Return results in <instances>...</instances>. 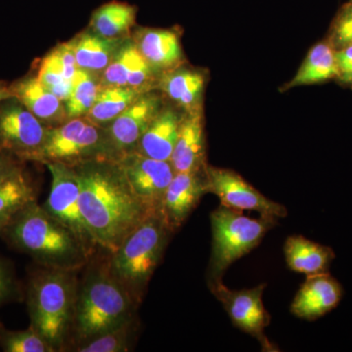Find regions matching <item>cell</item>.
<instances>
[{
    "label": "cell",
    "mask_w": 352,
    "mask_h": 352,
    "mask_svg": "<svg viewBox=\"0 0 352 352\" xmlns=\"http://www.w3.org/2000/svg\"><path fill=\"white\" fill-rule=\"evenodd\" d=\"M205 171L208 193L214 194L221 205L241 212L252 210L277 219L288 214L285 206L264 196L236 171L210 164Z\"/></svg>",
    "instance_id": "cell-11"
},
{
    "label": "cell",
    "mask_w": 352,
    "mask_h": 352,
    "mask_svg": "<svg viewBox=\"0 0 352 352\" xmlns=\"http://www.w3.org/2000/svg\"><path fill=\"white\" fill-rule=\"evenodd\" d=\"M51 175L50 196L43 207L68 227L94 254L96 243L83 219L80 206V182L75 168L62 163H46Z\"/></svg>",
    "instance_id": "cell-8"
},
{
    "label": "cell",
    "mask_w": 352,
    "mask_h": 352,
    "mask_svg": "<svg viewBox=\"0 0 352 352\" xmlns=\"http://www.w3.org/2000/svg\"><path fill=\"white\" fill-rule=\"evenodd\" d=\"M78 283L76 271L43 267L28 287L31 326L56 351L69 346Z\"/></svg>",
    "instance_id": "cell-4"
},
{
    "label": "cell",
    "mask_w": 352,
    "mask_h": 352,
    "mask_svg": "<svg viewBox=\"0 0 352 352\" xmlns=\"http://www.w3.org/2000/svg\"><path fill=\"white\" fill-rule=\"evenodd\" d=\"M11 89L14 98L46 126H58L68 120L64 102L44 87L36 76L20 80Z\"/></svg>",
    "instance_id": "cell-21"
},
{
    "label": "cell",
    "mask_w": 352,
    "mask_h": 352,
    "mask_svg": "<svg viewBox=\"0 0 352 352\" xmlns=\"http://www.w3.org/2000/svg\"><path fill=\"white\" fill-rule=\"evenodd\" d=\"M182 115L175 107L164 106L139 140L135 152L152 159L170 162Z\"/></svg>",
    "instance_id": "cell-20"
},
{
    "label": "cell",
    "mask_w": 352,
    "mask_h": 352,
    "mask_svg": "<svg viewBox=\"0 0 352 352\" xmlns=\"http://www.w3.org/2000/svg\"><path fill=\"white\" fill-rule=\"evenodd\" d=\"M92 159L113 160L105 127L92 124L87 118H76L48 129L36 161L75 166Z\"/></svg>",
    "instance_id": "cell-7"
},
{
    "label": "cell",
    "mask_w": 352,
    "mask_h": 352,
    "mask_svg": "<svg viewBox=\"0 0 352 352\" xmlns=\"http://www.w3.org/2000/svg\"><path fill=\"white\" fill-rule=\"evenodd\" d=\"M126 38H104L91 30L78 34L73 39L78 68L95 75L103 73Z\"/></svg>",
    "instance_id": "cell-23"
},
{
    "label": "cell",
    "mask_w": 352,
    "mask_h": 352,
    "mask_svg": "<svg viewBox=\"0 0 352 352\" xmlns=\"http://www.w3.org/2000/svg\"><path fill=\"white\" fill-rule=\"evenodd\" d=\"M19 164L14 160L13 156L0 151V182L4 179L6 176L10 175L13 170L19 168Z\"/></svg>",
    "instance_id": "cell-35"
},
{
    "label": "cell",
    "mask_w": 352,
    "mask_h": 352,
    "mask_svg": "<svg viewBox=\"0 0 352 352\" xmlns=\"http://www.w3.org/2000/svg\"><path fill=\"white\" fill-rule=\"evenodd\" d=\"M132 39L146 61L160 76L186 62L179 36L173 30L139 28Z\"/></svg>",
    "instance_id": "cell-17"
},
{
    "label": "cell",
    "mask_w": 352,
    "mask_h": 352,
    "mask_svg": "<svg viewBox=\"0 0 352 352\" xmlns=\"http://www.w3.org/2000/svg\"><path fill=\"white\" fill-rule=\"evenodd\" d=\"M336 51L339 69L336 80L344 87L352 88V45Z\"/></svg>",
    "instance_id": "cell-33"
},
{
    "label": "cell",
    "mask_w": 352,
    "mask_h": 352,
    "mask_svg": "<svg viewBox=\"0 0 352 352\" xmlns=\"http://www.w3.org/2000/svg\"><path fill=\"white\" fill-rule=\"evenodd\" d=\"M72 166L80 182L83 219L97 247L112 254L152 214L134 195L116 160H87Z\"/></svg>",
    "instance_id": "cell-1"
},
{
    "label": "cell",
    "mask_w": 352,
    "mask_h": 352,
    "mask_svg": "<svg viewBox=\"0 0 352 352\" xmlns=\"http://www.w3.org/2000/svg\"><path fill=\"white\" fill-rule=\"evenodd\" d=\"M134 195L149 210L160 212L162 201L175 170L170 162L131 152L116 160Z\"/></svg>",
    "instance_id": "cell-12"
},
{
    "label": "cell",
    "mask_w": 352,
    "mask_h": 352,
    "mask_svg": "<svg viewBox=\"0 0 352 352\" xmlns=\"http://www.w3.org/2000/svg\"><path fill=\"white\" fill-rule=\"evenodd\" d=\"M161 76L146 61L133 39L126 38L101 74L100 87H129L142 92L157 87Z\"/></svg>",
    "instance_id": "cell-14"
},
{
    "label": "cell",
    "mask_w": 352,
    "mask_h": 352,
    "mask_svg": "<svg viewBox=\"0 0 352 352\" xmlns=\"http://www.w3.org/2000/svg\"><path fill=\"white\" fill-rule=\"evenodd\" d=\"M99 89L98 75L78 69L73 78L71 94L64 102L68 120L85 118L94 106Z\"/></svg>",
    "instance_id": "cell-28"
},
{
    "label": "cell",
    "mask_w": 352,
    "mask_h": 352,
    "mask_svg": "<svg viewBox=\"0 0 352 352\" xmlns=\"http://www.w3.org/2000/svg\"><path fill=\"white\" fill-rule=\"evenodd\" d=\"M336 52L337 51L329 43L327 39L315 44L308 52L293 80L284 89L337 80L339 69Z\"/></svg>",
    "instance_id": "cell-24"
},
{
    "label": "cell",
    "mask_w": 352,
    "mask_h": 352,
    "mask_svg": "<svg viewBox=\"0 0 352 352\" xmlns=\"http://www.w3.org/2000/svg\"><path fill=\"white\" fill-rule=\"evenodd\" d=\"M145 92L129 87H100L87 118L92 124L107 127Z\"/></svg>",
    "instance_id": "cell-27"
},
{
    "label": "cell",
    "mask_w": 352,
    "mask_h": 352,
    "mask_svg": "<svg viewBox=\"0 0 352 352\" xmlns=\"http://www.w3.org/2000/svg\"><path fill=\"white\" fill-rule=\"evenodd\" d=\"M0 235L43 267L76 271L94 256L68 227L36 201L18 212Z\"/></svg>",
    "instance_id": "cell-2"
},
{
    "label": "cell",
    "mask_w": 352,
    "mask_h": 352,
    "mask_svg": "<svg viewBox=\"0 0 352 352\" xmlns=\"http://www.w3.org/2000/svg\"><path fill=\"white\" fill-rule=\"evenodd\" d=\"M36 201V188L19 166L0 182V232L18 212Z\"/></svg>",
    "instance_id": "cell-25"
},
{
    "label": "cell",
    "mask_w": 352,
    "mask_h": 352,
    "mask_svg": "<svg viewBox=\"0 0 352 352\" xmlns=\"http://www.w3.org/2000/svg\"><path fill=\"white\" fill-rule=\"evenodd\" d=\"M138 7L127 2L113 0L95 9L89 30L107 38H126L135 25Z\"/></svg>",
    "instance_id": "cell-26"
},
{
    "label": "cell",
    "mask_w": 352,
    "mask_h": 352,
    "mask_svg": "<svg viewBox=\"0 0 352 352\" xmlns=\"http://www.w3.org/2000/svg\"><path fill=\"white\" fill-rule=\"evenodd\" d=\"M138 305L129 292L111 274L108 263L91 268L78 285L72 330L74 344L124 325L134 318Z\"/></svg>",
    "instance_id": "cell-3"
},
{
    "label": "cell",
    "mask_w": 352,
    "mask_h": 352,
    "mask_svg": "<svg viewBox=\"0 0 352 352\" xmlns=\"http://www.w3.org/2000/svg\"><path fill=\"white\" fill-rule=\"evenodd\" d=\"M344 294L342 284L330 272L307 276L296 292L289 310L298 318L317 320L338 307Z\"/></svg>",
    "instance_id": "cell-16"
},
{
    "label": "cell",
    "mask_w": 352,
    "mask_h": 352,
    "mask_svg": "<svg viewBox=\"0 0 352 352\" xmlns=\"http://www.w3.org/2000/svg\"><path fill=\"white\" fill-rule=\"evenodd\" d=\"M207 78L204 72L184 65L163 74L157 88L185 113L203 112Z\"/></svg>",
    "instance_id": "cell-19"
},
{
    "label": "cell",
    "mask_w": 352,
    "mask_h": 352,
    "mask_svg": "<svg viewBox=\"0 0 352 352\" xmlns=\"http://www.w3.org/2000/svg\"><path fill=\"white\" fill-rule=\"evenodd\" d=\"M15 288L12 273L8 270L6 264L0 259V305L6 302L13 296Z\"/></svg>",
    "instance_id": "cell-34"
},
{
    "label": "cell",
    "mask_w": 352,
    "mask_h": 352,
    "mask_svg": "<svg viewBox=\"0 0 352 352\" xmlns=\"http://www.w3.org/2000/svg\"><path fill=\"white\" fill-rule=\"evenodd\" d=\"M136 333L135 317L120 327L69 349L78 352H126L132 347Z\"/></svg>",
    "instance_id": "cell-29"
},
{
    "label": "cell",
    "mask_w": 352,
    "mask_h": 352,
    "mask_svg": "<svg viewBox=\"0 0 352 352\" xmlns=\"http://www.w3.org/2000/svg\"><path fill=\"white\" fill-rule=\"evenodd\" d=\"M285 258L289 270L307 276L329 272L336 258L332 248L307 239L289 236L284 245Z\"/></svg>",
    "instance_id": "cell-22"
},
{
    "label": "cell",
    "mask_w": 352,
    "mask_h": 352,
    "mask_svg": "<svg viewBox=\"0 0 352 352\" xmlns=\"http://www.w3.org/2000/svg\"><path fill=\"white\" fill-rule=\"evenodd\" d=\"M48 129L14 97L0 106V151L21 161H36Z\"/></svg>",
    "instance_id": "cell-10"
},
{
    "label": "cell",
    "mask_w": 352,
    "mask_h": 352,
    "mask_svg": "<svg viewBox=\"0 0 352 352\" xmlns=\"http://www.w3.org/2000/svg\"><path fill=\"white\" fill-rule=\"evenodd\" d=\"M13 92L11 87H6L4 83L0 82V103L13 98Z\"/></svg>",
    "instance_id": "cell-36"
},
{
    "label": "cell",
    "mask_w": 352,
    "mask_h": 352,
    "mask_svg": "<svg viewBox=\"0 0 352 352\" xmlns=\"http://www.w3.org/2000/svg\"><path fill=\"white\" fill-rule=\"evenodd\" d=\"M205 170L176 173L168 185L160 214L171 232H175L183 226L201 197L208 193Z\"/></svg>",
    "instance_id": "cell-15"
},
{
    "label": "cell",
    "mask_w": 352,
    "mask_h": 352,
    "mask_svg": "<svg viewBox=\"0 0 352 352\" xmlns=\"http://www.w3.org/2000/svg\"><path fill=\"white\" fill-rule=\"evenodd\" d=\"M208 287L230 317L234 326L249 333L261 342L266 351H274V346L265 336L271 316L263 305V296L266 284L252 289L227 288L221 278L210 280Z\"/></svg>",
    "instance_id": "cell-9"
},
{
    "label": "cell",
    "mask_w": 352,
    "mask_h": 352,
    "mask_svg": "<svg viewBox=\"0 0 352 352\" xmlns=\"http://www.w3.org/2000/svg\"><path fill=\"white\" fill-rule=\"evenodd\" d=\"M170 163L175 173L205 170L208 164L203 112H183Z\"/></svg>",
    "instance_id": "cell-18"
},
{
    "label": "cell",
    "mask_w": 352,
    "mask_h": 352,
    "mask_svg": "<svg viewBox=\"0 0 352 352\" xmlns=\"http://www.w3.org/2000/svg\"><path fill=\"white\" fill-rule=\"evenodd\" d=\"M326 39L336 50L352 45V1L346 2L338 10Z\"/></svg>",
    "instance_id": "cell-32"
},
{
    "label": "cell",
    "mask_w": 352,
    "mask_h": 352,
    "mask_svg": "<svg viewBox=\"0 0 352 352\" xmlns=\"http://www.w3.org/2000/svg\"><path fill=\"white\" fill-rule=\"evenodd\" d=\"M349 1H352V0H349Z\"/></svg>",
    "instance_id": "cell-37"
},
{
    "label": "cell",
    "mask_w": 352,
    "mask_h": 352,
    "mask_svg": "<svg viewBox=\"0 0 352 352\" xmlns=\"http://www.w3.org/2000/svg\"><path fill=\"white\" fill-rule=\"evenodd\" d=\"M0 349L6 352H55L32 326L25 330H7L0 324Z\"/></svg>",
    "instance_id": "cell-30"
},
{
    "label": "cell",
    "mask_w": 352,
    "mask_h": 352,
    "mask_svg": "<svg viewBox=\"0 0 352 352\" xmlns=\"http://www.w3.org/2000/svg\"><path fill=\"white\" fill-rule=\"evenodd\" d=\"M39 82L53 92L60 100L66 101L71 94L73 80L65 76L63 67L53 51L43 58L39 65L38 76Z\"/></svg>",
    "instance_id": "cell-31"
},
{
    "label": "cell",
    "mask_w": 352,
    "mask_h": 352,
    "mask_svg": "<svg viewBox=\"0 0 352 352\" xmlns=\"http://www.w3.org/2000/svg\"><path fill=\"white\" fill-rule=\"evenodd\" d=\"M164 106L161 95L153 90L145 92L105 127L109 150L113 160L135 151L139 140Z\"/></svg>",
    "instance_id": "cell-13"
},
{
    "label": "cell",
    "mask_w": 352,
    "mask_h": 352,
    "mask_svg": "<svg viewBox=\"0 0 352 352\" xmlns=\"http://www.w3.org/2000/svg\"><path fill=\"white\" fill-rule=\"evenodd\" d=\"M171 233L160 212L150 214L111 254V274L138 305L161 263Z\"/></svg>",
    "instance_id": "cell-5"
},
{
    "label": "cell",
    "mask_w": 352,
    "mask_h": 352,
    "mask_svg": "<svg viewBox=\"0 0 352 352\" xmlns=\"http://www.w3.org/2000/svg\"><path fill=\"white\" fill-rule=\"evenodd\" d=\"M277 223L275 217L261 215L252 219L220 204L210 214L212 241L208 281L221 278L231 264L256 249Z\"/></svg>",
    "instance_id": "cell-6"
}]
</instances>
